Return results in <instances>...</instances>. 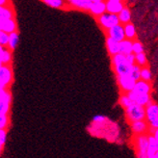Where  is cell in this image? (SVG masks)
I'll list each match as a JSON object with an SVG mask.
<instances>
[{
    "label": "cell",
    "mask_w": 158,
    "mask_h": 158,
    "mask_svg": "<svg viewBox=\"0 0 158 158\" xmlns=\"http://www.w3.org/2000/svg\"><path fill=\"white\" fill-rule=\"evenodd\" d=\"M106 12H107V5L105 0H102V1L99 2H93L89 10V13L93 17H94V19Z\"/></svg>",
    "instance_id": "10"
},
{
    "label": "cell",
    "mask_w": 158,
    "mask_h": 158,
    "mask_svg": "<svg viewBox=\"0 0 158 158\" xmlns=\"http://www.w3.org/2000/svg\"><path fill=\"white\" fill-rule=\"evenodd\" d=\"M141 52H144V45L138 40H134L133 41V53L138 54Z\"/></svg>",
    "instance_id": "33"
},
{
    "label": "cell",
    "mask_w": 158,
    "mask_h": 158,
    "mask_svg": "<svg viewBox=\"0 0 158 158\" xmlns=\"http://www.w3.org/2000/svg\"><path fill=\"white\" fill-rule=\"evenodd\" d=\"M107 121H108V118L102 115H97L93 118V123H106Z\"/></svg>",
    "instance_id": "35"
},
{
    "label": "cell",
    "mask_w": 158,
    "mask_h": 158,
    "mask_svg": "<svg viewBox=\"0 0 158 158\" xmlns=\"http://www.w3.org/2000/svg\"><path fill=\"white\" fill-rule=\"evenodd\" d=\"M123 27H124V33H125L126 39L131 40V41H134V40L137 39L136 28H135V26H134V24L132 22L126 23V24L123 25Z\"/></svg>",
    "instance_id": "21"
},
{
    "label": "cell",
    "mask_w": 158,
    "mask_h": 158,
    "mask_svg": "<svg viewBox=\"0 0 158 158\" xmlns=\"http://www.w3.org/2000/svg\"><path fill=\"white\" fill-rule=\"evenodd\" d=\"M19 35L18 33V31L15 32H13L10 34V39H9V44H8V48L11 49L12 51H14L17 47L18 44H19Z\"/></svg>",
    "instance_id": "25"
},
{
    "label": "cell",
    "mask_w": 158,
    "mask_h": 158,
    "mask_svg": "<svg viewBox=\"0 0 158 158\" xmlns=\"http://www.w3.org/2000/svg\"><path fill=\"white\" fill-rule=\"evenodd\" d=\"M133 148L134 151H148V133L134 135L133 137Z\"/></svg>",
    "instance_id": "7"
},
{
    "label": "cell",
    "mask_w": 158,
    "mask_h": 158,
    "mask_svg": "<svg viewBox=\"0 0 158 158\" xmlns=\"http://www.w3.org/2000/svg\"><path fill=\"white\" fill-rule=\"evenodd\" d=\"M152 99L151 97V94H139L137 100H136V103L144 107L148 106L149 103H152Z\"/></svg>",
    "instance_id": "24"
},
{
    "label": "cell",
    "mask_w": 158,
    "mask_h": 158,
    "mask_svg": "<svg viewBox=\"0 0 158 158\" xmlns=\"http://www.w3.org/2000/svg\"><path fill=\"white\" fill-rule=\"evenodd\" d=\"M10 124V118L8 114H0V128L7 129Z\"/></svg>",
    "instance_id": "30"
},
{
    "label": "cell",
    "mask_w": 158,
    "mask_h": 158,
    "mask_svg": "<svg viewBox=\"0 0 158 158\" xmlns=\"http://www.w3.org/2000/svg\"><path fill=\"white\" fill-rule=\"evenodd\" d=\"M148 158H156L155 156H148Z\"/></svg>",
    "instance_id": "43"
},
{
    "label": "cell",
    "mask_w": 158,
    "mask_h": 158,
    "mask_svg": "<svg viewBox=\"0 0 158 158\" xmlns=\"http://www.w3.org/2000/svg\"><path fill=\"white\" fill-rule=\"evenodd\" d=\"M13 51L8 47L0 46V65H12Z\"/></svg>",
    "instance_id": "15"
},
{
    "label": "cell",
    "mask_w": 158,
    "mask_h": 158,
    "mask_svg": "<svg viewBox=\"0 0 158 158\" xmlns=\"http://www.w3.org/2000/svg\"><path fill=\"white\" fill-rule=\"evenodd\" d=\"M106 5H107V12L118 15L126 6V2H117V1L106 0Z\"/></svg>",
    "instance_id": "19"
},
{
    "label": "cell",
    "mask_w": 158,
    "mask_h": 158,
    "mask_svg": "<svg viewBox=\"0 0 158 158\" xmlns=\"http://www.w3.org/2000/svg\"><path fill=\"white\" fill-rule=\"evenodd\" d=\"M158 118V104L152 101L148 106H146V120L148 123Z\"/></svg>",
    "instance_id": "16"
},
{
    "label": "cell",
    "mask_w": 158,
    "mask_h": 158,
    "mask_svg": "<svg viewBox=\"0 0 158 158\" xmlns=\"http://www.w3.org/2000/svg\"><path fill=\"white\" fill-rule=\"evenodd\" d=\"M152 135H153V136L155 137V139H156V140L158 141V128H156V129H155V130L153 131Z\"/></svg>",
    "instance_id": "40"
},
{
    "label": "cell",
    "mask_w": 158,
    "mask_h": 158,
    "mask_svg": "<svg viewBox=\"0 0 158 158\" xmlns=\"http://www.w3.org/2000/svg\"><path fill=\"white\" fill-rule=\"evenodd\" d=\"M136 80L130 74L128 75H118L117 76V83L122 93L127 94L128 92L132 91L136 85Z\"/></svg>",
    "instance_id": "4"
},
{
    "label": "cell",
    "mask_w": 158,
    "mask_h": 158,
    "mask_svg": "<svg viewBox=\"0 0 158 158\" xmlns=\"http://www.w3.org/2000/svg\"><path fill=\"white\" fill-rule=\"evenodd\" d=\"M136 152V157L137 158H148L147 151H137Z\"/></svg>",
    "instance_id": "38"
},
{
    "label": "cell",
    "mask_w": 158,
    "mask_h": 158,
    "mask_svg": "<svg viewBox=\"0 0 158 158\" xmlns=\"http://www.w3.org/2000/svg\"><path fill=\"white\" fill-rule=\"evenodd\" d=\"M42 2L46 4L54 9H59V10H70L69 4L68 3L67 0H41Z\"/></svg>",
    "instance_id": "13"
},
{
    "label": "cell",
    "mask_w": 158,
    "mask_h": 158,
    "mask_svg": "<svg viewBox=\"0 0 158 158\" xmlns=\"http://www.w3.org/2000/svg\"><path fill=\"white\" fill-rule=\"evenodd\" d=\"M118 103H120V105L125 110L126 108H128L130 105H132L134 102L130 99V98L127 96V94L122 93L121 96H120V98H118Z\"/></svg>",
    "instance_id": "26"
},
{
    "label": "cell",
    "mask_w": 158,
    "mask_h": 158,
    "mask_svg": "<svg viewBox=\"0 0 158 158\" xmlns=\"http://www.w3.org/2000/svg\"><path fill=\"white\" fill-rule=\"evenodd\" d=\"M120 52L125 55L130 54L133 52V41L128 39H125L120 42Z\"/></svg>",
    "instance_id": "22"
},
{
    "label": "cell",
    "mask_w": 158,
    "mask_h": 158,
    "mask_svg": "<svg viewBox=\"0 0 158 158\" xmlns=\"http://www.w3.org/2000/svg\"><path fill=\"white\" fill-rule=\"evenodd\" d=\"M12 102V94L9 89H0V114H8L10 112Z\"/></svg>",
    "instance_id": "5"
},
{
    "label": "cell",
    "mask_w": 158,
    "mask_h": 158,
    "mask_svg": "<svg viewBox=\"0 0 158 158\" xmlns=\"http://www.w3.org/2000/svg\"><path fill=\"white\" fill-rule=\"evenodd\" d=\"M125 117L129 123L146 120V107L134 102L132 105L125 109Z\"/></svg>",
    "instance_id": "2"
},
{
    "label": "cell",
    "mask_w": 158,
    "mask_h": 158,
    "mask_svg": "<svg viewBox=\"0 0 158 158\" xmlns=\"http://www.w3.org/2000/svg\"><path fill=\"white\" fill-rule=\"evenodd\" d=\"M92 2H99V1H102V0H91Z\"/></svg>",
    "instance_id": "41"
},
{
    "label": "cell",
    "mask_w": 158,
    "mask_h": 158,
    "mask_svg": "<svg viewBox=\"0 0 158 158\" xmlns=\"http://www.w3.org/2000/svg\"><path fill=\"white\" fill-rule=\"evenodd\" d=\"M158 151V141L152 134L148 133V156H154Z\"/></svg>",
    "instance_id": "20"
},
{
    "label": "cell",
    "mask_w": 158,
    "mask_h": 158,
    "mask_svg": "<svg viewBox=\"0 0 158 158\" xmlns=\"http://www.w3.org/2000/svg\"><path fill=\"white\" fill-rule=\"evenodd\" d=\"M7 139V129L0 128V151H2Z\"/></svg>",
    "instance_id": "34"
},
{
    "label": "cell",
    "mask_w": 158,
    "mask_h": 158,
    "mask_svg": "<svg viewBox=\"0 0 158 158\" xmlns=\"http://www.w3.org/2000/svg\"><path fill=\"white\" fill-rule=\"evenodd\" d=\"M105 1H106V0H105Z\"/></svg>",
    "instance_id": "44"
},
{
    "label": "cell",
    "mask_w": 158,
    "mask_h": 158,
    "mask_svg": "<svg viewBox=\"0 0 158 158\" xmlns=\"http://www.w3.org/2000/svg\"><path fill=\"white\" fill-rule=\"evenodd\" d=\"M15 19V13L12 4L0 6V20Z\"/></svg>",
    "instance_id": "18"
},
{
    "label": "cell",
    "mask_w": 158,
    "mask_h": 158,
    "mask_svg": "<svg viewBox=\"0 0 158 158\" xmlns=\"http://www.w3.org/2000/svg\"><path fill=\"white\" fill-rule=\"evenodd\" d=\"M130 75L135 79L136 81L140 80L141 79V67L137 64L133 65L132 67V69H131V73H130Z\"/></svg>",
    "instance_id": "31"
},
{
    "label": "cell",
    "mask_w": 158,
    "mask_h": 158,
    "mask_svg": "<svg viewBox=\"0 0 158 158\" xmlns=\"http://www.w3.org/2000/svg\"><path fill=\"white\" fill-rule=\"evenodd\" d=\"M154 156H155L156 158H158V151H157V152H156V154H155Z\"/></svg>",
    "instance_id": "42"
},
{
    "label": "cell",
    "mask_w": 158,
    "mask_h": 158,
    "mask_svg": "<svg viewBox=\"0 0 158 158\" xmlns=\"http://www.w3.org/2000/svg\"><path fill=\"white\" fill-rule=\"evenodd\" d=\"M0 31H4V32L11 34L13 32L18 31V23L15 19H4L0 20Z\"/></svg>",
    "instance_id": "11"
},
{
    "label": "cell",
    "mask_w": 158,
    "mask_h": 158,
    "mask_svg": "<svg viewBox=\"0 0 158 158\" xmlns=\"http://www.w3.org/2000/svg\"><path fill=\"white\" fill-rule=\"evenodd\" d=\"M9 39L10 34L4 32V31H0V46L7 47L8 44H9Z\"/></svg>",
    "instance_id": "32"
},
{
    "label": "cell",
    "mask_w": 158,
    "mask_h": 158,
    "mask_svg": "<svg viewBox=\"0 0 158 158\" xmlns=\"http://www.w3.org/2000/svg\"><path fill=\"white\" fill-rule=\"evenodd\" d=\"M103 33L105 36L112 38L113 40H115V41H117L118 43L126 39L125 33H124V27H123V24H122V23L113 26L112 28L106 30Z\"/></svg>",
    "instance_id": "6"
},
{
    "label": "cell",
    "mask_w": 158,
    "mask_h": 158,
    "mask_svg": "<svg viewBox=\"0 0 158 158\" xmlns=\"http://www.w3.org/2000/svg\"><path fill=\"white\" fill-rule=\"evenodd\" d=\"M9 4H11L10 0H0V6H6Z\"/></svg>",
    "instance_id": "39"
},
{
    "label": "cell",
    "mask_w": 158,
    "mask_h": 158,
    "mask_svg": "<svg viewBox=\"0 0 158 158\" xmlns=\"http://www.w3.org/2000/svg\"><path fill=\"white\" fill-rule=\"evenodd\" d=\"M136 55V64L139 65L141 68L148 66V59H147V55L145 54V52H141Z\"/></svg>",
    "instance_id": "29"
},
{
    "label": "cell",
    "mask_w": 158,
    "mask_h": 158,
    "mask_svg": "<svg viewBox=\"0 0 158 158\" xmlns=\"http://www.w3.org/2000/svg\"><path fill=\"white\" fill-rule=\"evenodd\" d=\"M105 45L110 57H112L120 52V43L108 36H105Z\"/></svg>",
    "instance_id": "12"
},
{
    "label": "cell",
    "mask_w": 158,
    "mask_h": 158,
    "mask_svg": "<svg viewBox=\"0 0 158 158\" xmlns=\"http://www.w3.org/2000/svg\"><path fill=\"white\" fill-rule=\"evenodd\" d=\"M123 62H126V55L123 53L118 52L111 57V66H116V65H118Z\"/></svg>",
    "instance_id": "27"
},
{
    "label": "cell",
    "mask_w": 158,
    "mask_h": 158,
    "mask_svg": "<svg viewBox=\"0 0 158 158\" xmlns=\"http://www.w3.org/2000/svg\"><path fill=\"white\" fill-rule=\"evenodd\" d=\"M14 80L12 65H0V89H9Z\"/></svg>",
    "instance_id": "3"
},
{
    "label": "cell",
    "mask_w": 158,
    "mask_h": 158,
    "mask_svg": "<svg viewBox=\"0 0 158 158\" xmlns=\"http://www.w3.org/2000/svg\"><path fill=\"white\" fill-rule=\"evenodd\" d=\"M132 65L128 64L127 62H123L121 63V64L116 65V66H112L113 72L115 73L116 76L118 75H128L131 73L132 69Z\"/></svg>",
    "instance_id": "14"
},
{
    "label": "cell",
    "mask_w": 158,
    "mask_h": 158,
    "mask_svg": "<svg viewBox=\"0 0 158 158\" xmlns=\"http://www.w3.org/2000/svg\"><path fill=\"white\" fill-rule=\"evenodd\" d=\"M158 128V118H156L155 120H153L152 122L149 123V129H148V133L152 134L153 131Z\"/></svg>",
    "instance_id": "37"
},
{
    "label": "cell",
    "mask_w": 158,
    "mask_h": 158,
    "mask_svg": "<svg viewBox=\"0 0 158 158\" xmlns=\"http://www.w3.org/2000/svg\"><path fill=\"white\" fill-rule=\"evenodd\" d=\"M133 90L138 94H151L152 90V86L151 82L140 79V80L136 82V85Z\"/></svg>",
    "instance_id": "17"
},
{
    "label": "cell",
    "mask_w": 158,
    "mask_h": 158,
    "mask_svg": "<svg viewBox=\"0 0 158 158\" xmlns=\"http://www.w3.org/2000/svg\"><path fill=\"white\" fill-rule=\"evenodd\" d=\"M73 10H78L82 12H89L92 5L91 0H67Z\"/></svg>",
    "instance_id": "9"
},
{
    "label": "cell",
    "mask_w": 158,
    "mask_h": 158,
    "mask_svg": "<svg viewBox=\"0 0 158 158\" xmlns=\"http://www.w3.org/2000/svg\"><path fill=\"white\" fill-rule=\"evenodd\" d=\"M126 62L128 63L130 65H135L136 64V55L135 53H130V54H127L126 55Z\"/></svg>",
    "instance_id": "36"
},
{
    "label": "cell",
    "mask_w": 158,
    "mask_h": 158,
    "mask_svg": "<svg viewBox=\"0 0 158 158\" xmlns=\"http://www.w3.org/2000/svg\"><path fill=\"white\" fill-rule=\"evenodd\" d=\"M130 128L134 135H139V134H145L148 133L149 129V123L147 120H142L133 122L130 123Z\"/></svg>",
    "instance_id": "8"
},
{
    "label": "cell",
    "mask_w": 158,
    "mask_h": 158,
    "mask_svg": "<svg viewBox=\"0 0 158 158\" xmlns=\"http://www.w3.org/2000/svg\"><path fill=\"white\" fill-rule=\"evenodd\" d=\"M96 21L103 32H105L106 30L121 23L120 19H118V15L112 14L109 12H106L104 14H102L101 15H99V17L96 18Z\"/></svg>",
    "instance_id": "1"
},
{
    "label": "cell",
    "mask_w": 158,
    "mask_h": 158,
    "mask_svg": "<svg viewBox=\"0 0 158 158\" xmlns=\"http://www.w3.org/2000/svg\"><path fill=\"white\" fill-rule=\"evenodd\" d=\"M141 79L145 81L152 82V73L148 66L141 68Z\"/></svg>",
    "instance_id": "28"
},
{
    "label": "cell",
    "mask_w": 158,
    "mask_h": 158,
    "mask_svg": "<svg viewBox=\"0 0 158 158\" xmlns=\"http://www.w3.org/2000/svg\"><path fill=\"white\" fill-rule=\"evenodd\" d=\"M118 19H120V21L122 24H126V23L128 22H131V12H130V9L125 6L123 9L121 11V13L118 14Z\"/></svg>",
    "instance_id": "23"
}]
</instances>
